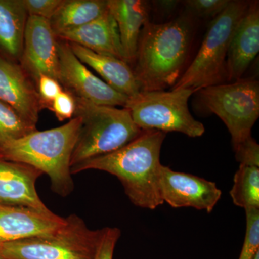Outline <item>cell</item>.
<instances>
[{"mask_svg":"<svg viewBox=\"0 0 259 259\" xmlns=\"http://www.w3.org/2000/svg\"><path fill=\"white\" fill-rule=\"evenodd\" d=\"M158 187L163 203L174 208L192 207L210 213L222 196L214 182L161 164Z\"/></svg>","mask_w":259,"mask_h":259,"instance_id":"obj_10","label":"cell"},{"mask_svg":"<svg viewBox=\"0 0 259 259\" xmlns=\"http://www.w3.org/2000/svg\"><path fill=\"white\" fill-rule=\"evenodd\" d=\"M204 107L224 122L231 135L233 147L251 136L259 117V83L240 79L230 83L212 85L199 90Z\"/></svg>","mask_w":259,"mask_h":259,"instance_id":"obj_8","label":"cell"},{"mask_svg":"<svg viewBox=\"0 0 259 259\" xmlns=\"http://www.w3.org/2000/svg\"><path fill=\"white\" fill-rule=\"evenodd\" d=\"M246 231L238 259H253L259 251V209H245Z\"/></svg>","mask_w":259,"mask_h":259,"instance_id":"obj_23","label":"cell"},{"mask_svg":"<svg viewBox=\"0 0 259 259\" xmlns=\"http://www.w3.org/2000/svg\"><path fill=\"white\" fill-rule=\"evenodd\" d=\"M75 100L74 116L81 119V127L71 156V168L123 147L144 131L134 123L125 107L120 109Z\"/></svg>","mask_w":259,"mask_h":259,"instance_id":"obj_4","label":"cell"},{"mask_svg":"<svg viewBox=\"0 0 259 259\" xmlns=\"http://www.w3.org/2000/svg\"><path fill=\"white\" fill-rule=\"evenodd\" d=\"M193 90L171 91H141L130 97L125 108L141 131L179 132L191 138L200 137L205 132L202 122L189 110V99Z\"/></svg>","mask_w":259,"mask_h":259,"instance_id":"obj_7","label":"cell"},{"mask_svg":"<svg viewBox=\"0 0 259 259\" xmlns=\"http://www.w3.org/2000/svg\"><path fill=\"white\" fill-rule=\"evenodd\" d=\"M36 130L35 126L24 120L11 107L0 101V146L21 139Z\"/></svg>","mask_w":259,"mask_h":259,"instance_id":"obj_22","label":"cell"},{"mask_svg":"<svg viewBox=\"0 0 259 259\" xmlns=\"http://www.w3.org/2000/svg\"><path fill=\"white\" fill-rule=\"evenodd\" d=\"M64 0H23L29 16L51 20Z\"/></svg>","mask_w":259,"mask_h":259,"instance_id":"obj_27","label":"cell"},{"mask_svg":"<svg viewBox=\"0 0 259 259\" xmlns=\"http://www.w3.org/2000/svg\"><path fill=\"white\" fill-rule=\"evenodd\" d=\"M253 259H259V251L257 252Z\"/></svg>","mask_w":259,"mask_h":259,"instance_id":"obj_31","label":"cell"},{"mask_svg":"<svg viewBox=\"0 0 259 259\" xmlns=\"http://www.w3.org/2000/svg\"><path fill=\"white\" fill-rule=\"evenodd\" d=\"M57 38L77 44L97 54L114 56L125 61L117 24L108 8L93 21L61 32Z\"/></svg>","mask_w":259,"mask_h":259,"instance_id":"obj_16","label":"cell"},{"mask_svg":"<svg viewBox=\"0 0 259 259\" xmlns=\"http://www.w3.org/2000/svg\"><path fill=\"white\" fill-rule=\"evenodd\" d=\"M248 5V2L231 1L226 9L214 18L197 56L171 90L190 89L197 92L222 82L226 78L230 42Z\"/></svg>","mask_w":259,"mask_h":259,"instance_id":"obj_5","label":"cell"},{"mask_svg":"<svg viewBox=\"0 0 259 259\" xmlns=\"http://www.w3.org/2000/svg\"><path fill=\"white\" fill-rule=\"evenodd\" d=\"M156 3H157L156 4L160 5L162 10L167 11H171L178 4L177 1H158Z\"/></svg>","mask_w":259,"mask_h":259,"instance_id":"obj_30","label":"cell"},{"mask_svg":"<svg viewBox=\"0 0 259 259\" xmlns=\"http://www.w3.org/2000/svg\"><path fill=\"white\" fill-rule=\"evenodd\" d=\"M107 9V0H64L51 18L57 37L61 32L79 28L101 16Z\"/></svg>","mask_w":259,"mask_h":259,"instance_id":"obj_20","label":"cell"},{"mask_svg":"<svg viewBox=\"0 0 259 259\" xmlns=\"http://www.w3.org/2000/svg\"><path fill=\"white\" fill-rule=\"evenodd\" d=\"M165 138L166 134L161 131H144L123 147L71 167V174L91 169L107 172L120 180L135 206L155 209L163 204L158 187V171Z\"/></svg>","mask_w":259,"mask_h":259,"instance_id":"obj_1","label":"cell"},{"mask_svg":"<svg viewBox=\"0 0 259 259\" xmlns=\"http://www.w3.org/2000/svg\"><path fill=\"white\" fill-rule=\"evenodd\" d=\"M230 0H188L186 6L201 18H216L229 5Z\"/></svg>","mask_w":259,"mask_h":259,"instance_id":"obj_24","label":"cell"},{"mask_svg":"<svg viewBox=\"0 0 259 259\" xmlns=\"http://www.w3.org/2000/svg\"><path fill=\"white\" fill-rule=\"evenodd\" d=\"M20 61L35 83L42 74L58 80V38L51 28L50 20L28 17Z\"/></svg>","mask_w":259,"mask_h":259,"instance_id":"obj_11","label":"cell"},{"mask_svg":"<svg viewBox=\"0 0 259 259\" xmlns=\"http://www.w3.org/2000/svg\"><path fill=\"white\" fill-rule=\"evenodd\" d=\"M191 37L190 24L182 17L165 23H145L133 69L141 91L164 90L177 83L188 56Z\"/></svg>","mask_w":259,"mask_h":259,"instance_id":"obj_2","label":"cell"},{"mask_svg":"<svg viewBox=\"0 0 259 259\" xmlns=\"http://www.w3.org/2000/svg\"><path fill=\"white\" fill-rule=\"evenodd\" d=\"M240 164L259 167V146L252 136L233 148Z\"/></svg>","mask_w":259,"mask_h":259,"instance_id":"obj_28","label":"cell"},{"mask_svg":"<svg viewBox=\"0 0 259 259\" xmlns=\"http://www.w3.org/2000/svg\"><path fill=\"white\" fill-rule=\"evenodd\" d=\"M121 235L117 228H105L95 259H113L114 250Z\"/></svg>","mask_w":259,"mask_h":259,"instance_id":"obj_29","label":"cell"},{"mask_svg":"<svg viewBox=\"0 0 259 259\" xmlns=\"http://www.w3.org/2000/svg\"><path fill=\"white\" fill-rule=\"evenodd\" d=\"M76 103L75 97L69 92L63 90L56 97L51 110L59 121L71 120L74 117Z\"/></svg>","mask_w":259,"mask_h":259,"instance_id":"obj_26","label":"cell"},{"mask_svg":"<svg viewBox=\"0 0 259 259\" xmlns=\"http://www.w3.org/2000/svg\"><path fill=\"white\" fill-rule=\"evenodd\" d=\"M259 51L258 2L249 3L233 32L226 59V79H241Z\"/></svg>","mask_w":259,"mask_h":259,"instance_id":"obj_15","label":"cell"},{"mask_svg":"<svg viewBox=\"0 0 259 259\" xmlns=\"http://www.w3.org/2000/svg\"><path fill=\"white\" fill-rule=\"evenodd\" d=\"M0 259H7V258H5L4 256H3V255L1 254V253H0Z\"/></svg>","mask_w":259,"mask_h":259,"instance_id":"obj_32","label":"cell"},{"mask_svg":"<svg viewBox=\"0 0 259 259\" xmlns=\"http://www.w3.org/2000/svg\"><path fill=\"white\" fill-rule=\"evenodd\" d=\"M66 218L28 207L0 204V243L57 233Z\"/></svg>","mask_w":259,"mask_h":259,"instance_id":"obj_13","label":"cell"},{"mask_svg":"<svg viewBox=\"0 0 259 259\" xmlns=\"http://www.w3.org/2000/svg\"><path fill=\"white\" fill-rule=\"evenodd\" d=\"M107 8L117 24L126 62L134 63L138 42L148 20V5L142 0H107Z\"/></svg>","mask_w":259,"mask_h":259,"instance_id":"obj_18","label":"cell"},{"mask_svg":"<svg viewBox=\"0 0 259 259\" xmlns=\"http://www.w3.org/2000/svg\"><path fill=\"white\" fill-rule=\"evenodd\" d=\"M41 171L25 163L0 158V204L50 212L36 191Z\"/></svg>","mask_w":259,"mask_h":259,"instance_id":"obj_14","label":"cell"},{"mask_svg":"<svg viewBox=\"0 0 259 259\" xmlns=\"http://www.w3.org/2000/svg\"><path fill=\"white\" fill-rule=\"evenodd\" d=\"M75 56L84 65L95 70L104 81L127 98L141 91L132 68L125 61L96 52L69 42Z\"/></svg>","mask_w":259,"mask_h":259,"instance_id":"obj_17","label":"cell"},{"mask_svg":"<svg viewBox=\"0 0 259 259\" xmlns=\"http://www.w3.org/2000/svg\"><path fill=\"white\" fill-rule=\"evenodd\" d=\"M59 76L63 89L75 98L97 105L125 107L127 98L95 76L75 56L69 42L58 38Z\"/></svg>","mask_w":259,"mask_h":259,"instance_id":"obj_9","label":"cell"},{"mask_svg":"<svg viewBox=\"0 0 259 259\" xmlns=\"http://www.w3.org/2000/svg\"><path fill=\"white\" fill-rule=\"evenodd\" d=\"M81 127L74 116L65 125L35 131L26 136L0 146V158L25 163L50 177L51 190L65 197L72 193L74 181L71 160Z\"/></svg>","mask_w":259,"mask_h":259,"instance_id":"obj_3","label":"cell"},{"mask_svg":"<svg viewBox=\"0 0 259 259\" xmlns=\"http://www.w3.org/2000/svg\"><path fill=\"white\" fill-rule=\"evenodd\" d=\"M230 194L235 205L259 209V167L240 164Z\"/></svg>","mask_w":259,"mask_h":259,"instance_id":"obj_21","label":"cell"},{"mask_svg":"<svg viewBox=\"0 0 259 259\" xmlns=\"http://www.w3.org/2000/svg\"><path fill=\"white\" fill-rule=\"evenodd\" d=\"M29 15L23 0H0V51L11 60H20Z\"/></svg>","mask_w":259,"mask_h":259,"instance_id":"obj_19","label":"cell"},{"mask_svg":"<svg viewBox=\"0 0 259 259\" xmlns=\"http://www.w3.org/2000/svg\"><path fill=\"white\" fill-rule=\"evenodd\" d=\"M0 101L36 127L42 110L36 83L21 65L0 54Z\"/></svg>","mask_w":259,"mask_h":259,"instance_id":"obj_12","label":"cell"},{"mask_svg":"<svg viewBox=\"0 0 259 259\" xmlns=\"http://www.w3.org/2000/svg\"><path fill=\"white\" fill-rule=\"evenodd\" d=\"M36 86L42 109L51 110L53 102L64 89L58 80L44 74L39 76Z\"/></svg>","mask_w":259,"mask_h":259,"instance_id":"obj_25","label":"cell"},{"mask_svg":"<svg viewBox=\"0 0 259 259\" xmlns=\"http://www.w3.org/2000/svg\"><path fill=\"white\" fill-rule=\"evenodd\" d=\"M104 233L73 214L54 235L0 243V253L7 259H95Z\"/></svg>","mask_w":259,"mask_h":259,"instance_id":"obj_6","label":"cell"}]
</instances>
